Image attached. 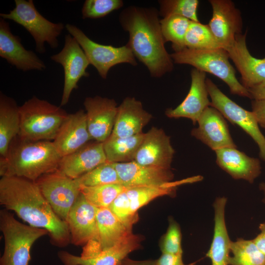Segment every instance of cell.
Listing matches in <instances>:
<instances>
[{
    "instance_id": "23",
    "label": "cell",
    "mask_w": 265,
    "mask_h": 265,
    "mask_svg": "<svg viewBox=\"0 0 265 265\" xmlns=\"http://www.w3.org/2000/svg\"><path fill=\"white\" fill-rule=\"evenodd\" d=\"M113 164L120 183L127 187L160 185L174 178L171 169L142 165L134 160Z\"/></svg>"
},
{
    "instance_id": "7",
    "label": "cell",
    "mask_w": 265,
    "mask_h": 265,
    "mask_svg": "<svg viewBox=\"0 0 265 265\" xmlns=\"http://www.w3.org/2000/svg\"><path fill=\"white\" fill-rule=\"evenodd\" d=\"M15 7L9 13H0L2 19H9L21 25L32 35L36 43V50L45 52V42L52 48L58 47L57 37L64 28L63 24L52 23L44 17L36 9L32 0H15Z\"/></svg>"
},
{
    "instance_id": "20",
    "label": "cell",
    "mask_w": 265,
    "mask_h": 265,
    "mask_svg": "<svg viewBox=\"0 0 265 265\" xmlns=\"http://www.w3.org/2000/svg\"><path fill=\"white\" fill-rule=\"evenodd\" d=\"M0 56L23 71L46 69L44 63L31 51L26 50L19 37L11 32L9 24L0 19Z\"/></svg>"
},
{
    "instance_id": "37",
    "label": "cell",
    "mask_w": 265,
    "mask_h": 265,
    "mask_svg": "<svg viewBox=\"0 0 265 265\" xmlns=\"http://www.w3.org/2000/svg\"><path fill=\"white\" fill-rule=\"evenodd\" d=\"M123 4L122 0H86L82 8V18H102L120 9Z\"/></svg>"
},
{
    "instance_id": "6",
    "label": "cell",
    "mask_w": 265,
    "mask_h": 265,
    "mask_svg": "<svg viewBox=\"0 0 265 265\" xmlns=\"http://www.w3.org/2000/svg\"><path fill=\"white\" fill-rule=\"evenodd\" d=\"M0 229L4 240L0 265H28L32 245L40 238L48 235L44 229L21 223L5 209L0 211Z\"/></svg>"
},
{
    "instance_id": "38",
    "label": "cell",
    "mask_w": 265,
    "mask_h": 265,
    "mask_svg": "<svg viewBox=\"0 0 265 265\" xmlns=\"http://www.w3.org/2000/svg\"><path fill=\"white\" fill-rule=\"evenodd\" d=\"M182 233L179 224L172 217L166 232L161 237L159 247L162 253L183 255Z\"/></svg>"
},
{
    "instance_id": "15",
    "label": "cell",
    "mask_w": 265,
    "mask_h": 265,
    "mask_svg": "<svg viewBox=\"0 0 265 265\" xmlns=\"http://www.w3.org/2000/svg\"><path fill=\"white\" fill-rule=\"evenodd\" d=\"M197 123L198 126L192 130L191 135L212 150L237 148L224 117L215 108L212 106L208 107Z\"/></svg>"
},
{
    "instance_id": "41",
    "label": "cell",
    "mask_w": 265,
    "mask_h": 265,
    "mask_svg": "<svg viewBox=\"0 0 265 265\" xmlns=\"http://www.w3.org/2000/svg\"><path fill=\"white\" fill-rule=\"evenodd\" d=\"M253 100H265V81L248 89Z\"/></svg>"
},
{
    "instance_id": "29",
    "label": "cell",
    "mask_w": 265,
    "mask_h": 265,
    "mask_svg": "<svg viewBox=\"0 0 265 265\" xmlns=\"http://www.w3.org/2000/svg\"><path fill=\"white\" fill-rule=\"evenodd\" d=\"M20 130L19 106L15 101L0 95V158H6L9 145Z\"/></svg>"
},
{
    "instance_id": "2",
    "label": "cell",
    "mask_w": 265,
    "mask_h": 265,
    "mask_svg": "<svg viewBox=\"0 0 265 265\" xmlns=\"http://www.w3.org/2000/svg\"><path fill=\"white\" fill-rule=\"evenodd\" d=\"M159 16L155 8L130 6L119 18L121 26L129 34L127 45L151 76L158 78L174 68L171 54L165 47Z\"/></svg>"
},
{
    "instance_id": "8",
    "label": "cell",
    "mask_w": 265,
    "mask_h": 265,
    "mask_svg": "<svg viewBox=\"0 0 265 265\" xmlns=\"http://www.w3.org/2000/svg\"><path fill=\"white\" fill-rule=\"evenodd\" d=\"M66 28L80 44L90 64L97 70L99 75L106 79L110 68L121 63L136 66L137 63L131 49L126 44L119 47L102 45L91 40L76 26L67 24Z\"/></svg>"
},
{
    "instance_id": "18",
    "label": "cell",
    "mask_w": 265,
    "mask_h": 265,
    "mask_svg": "<svg viewBox=\"0 0 265 265\" xmlns=\"http://www.w3.org/2000/svg\"><path fill=\"white\" fill-rule=\"evenodd\" d=\"M190 75L191 84L186 97L176 107L167 108L165 113L169 118H188L194 125L211 102L206 86V73L194 68Z\"/></svg>"
},
{
    "instance_id": "31",
    "label": "cell",
    "mask_w": 265,
    "mask_h": 265,
    "mask_svg": "<svg viewBox=\"0 0 265 265\" xmlns=\"http://www.w3.org/2000/svg\"><path fill=\"white\" fill-rule=\"evenodd\" d=\"M230 252L229 265H265V255L253 239L239 238L231 241Z\"/></svg>"
},
{
    "instance_id": "10",
    "label": "cell",
    "mask_w": 265,
    "mask_h": 265,
    "mask_svg": "<svg viewBox=\"0 0 265 265\" xmlns=\"http://www.w3.org/2000/svg\"><path fill=\"white\" fill-rule=\"evenodd\" d=\"M207 89L212 106L217 109L232 124L245 132L257 143L260 158L265 160V137L262 133L252 111H248L224 94L210 79H206Z\"/></svg>"
},
{
    "instance_id": "5",
    "label": "cell",
    "mask_w": 265,
    "mask_h": 265,
    "mask_svg": "<svg viewBox=\"0 0 265 265\" xmlns=\"http://www.w3.org/2000/svg\"><path fill=\"white\" fill-rule=\"evenodd\" d=\"M174 63L192 66L198 70L209 73L224 81L232 94L251 99L247 89L239 82L236 71L223 48L193 50L185 48L170 54Z\"/></svg>"
},
{
    "instance_id": "19",
    "label": "cell",
    "mask_w": 265,
    "mask_h": 265,
    "mask_svg": "<svg viewBox=\"0 0 265 265\" xmlns=\"http://www.w3.org/2000/svg\"><path fill=\"white\" fill-rule=\"evenodd\" d=\"M143 240V236L132 233L117 245L91 257L76 256L66 251H59L57 256L63 265H119L130 253L140 248Z\"/></svg>"
},
{
    "instance_id": "17",
    "label": "cell",
    "mask_w": 265,
    "mask_h": 265,
    "mask_svg": "<svg viewBox=\"0 0 265 265\" xmlns=\"http://www.w3.org/2000/svg\"><path fill=\"white\" fill-rule=\"evenodd\" d=\"M247 32L238 35L234 42L225 50L241 75V84L248 89L265 81V56H253L246 43Z\"/></svg>"
},
{
    "instance_id": "44",
    "label": "cell",
    "mask_w": 265,
    "mask_h": 265,
    "mask_svg": "<svg viewBox=\"0 0 265 265\" xmlns=\"http://www.w3.org/2000/svg\"><path fill=\"white\" fill-rule=\"evenodd\" d=\"M259 189L262 191L264 194V198L263 199V202L265 204V183L262 182L259 185Z\"/></svg>"
},
{
    "instance_id": "36",
    "label": "cell",
    "mask_w": 265,
    "mask_h": 265,
    "mask_svg": "<svg viewBox=\"0 0 265 265\" xmlns=\"http://www.w3.org/2000/svg\"><path fill=\"white\" fill-rule=\"evenodd\" d=\"M158 2L159 15L162 18L178 15L192 22H199L197 13L198 0H160Z\"/></svg>"
},
{
    "instance_id": "22",
    "label": "cell",
    "mask_w": 265,
    "mask_h": 265,
    "mask_svg": "<svg viewBox=\"0 0 265 265\" xmlns=\"http://www.w3.org/2000/svg\"><path fill=\"white\" fill-rule=\"evenodd\" d=\"M107 161L103 143L94 141L62 157L58 169L70 178L76 179Z\"/></svg>"
},
{
    "instance_id": "1",
    "label": "cell",
    "mask_w": 265,
    "mask_h": 265,
    "mask_svg": "<svg viewBox=\"0 0 265 265\" xmlns=\"http://www.w3.org/2000/svg\"><path fill=\"white\" fill-rule=\"evenodd\" d=\"M0 204L29 225L46 230L52 244L71 243L67 223L54 212L35 182L15 176L0 179Z\"/></svg>"
},
{
    "instance_id": "33",
    "label": "cell",
    "mask_w": 265,
    "mask_h": 265,
    "mask_svg": "<svg viewBox=\"0 0 265 265\" xmlns=\"http://www.w3.org/2000/svg\"><path fill=\"white\" fill-rule=\"evenodd\" d=\"M128 188L121 184L95 186H80V193L98 209L108 208L116 197Z\"/></svg>"
},
{
    "instance_id": "43",
    "label": "cell",
    "mask_w": 265,
    "mask_h": 265,
    "mask_svg": "<svg viewBox=\"0 0 265 265\" xmlns=\"http://www.w3.org/2000/svg\"><path fill=\"white\" fill-rule=\"evenodd\" d=\"M119 265H156V261L152 260L137 261L127 257Z\"/></svg>"
},
{
    "instance_id": "14",
    "label": "cell",
    "mask_w": 265,
    "mask_h": 265,
    "mask_svg": "<svg viewBox=\"0 0 265 265\" xmlns=\"http://www.w3.org/2000/svg\"><path fill=\"white\" fill-rule=\"evenodd\" d=\"M83 105L92 139L103 143L113 131L118 110L116 102L112 99L95 96L86 97Z\"/></svg>"
},
{
    "instance_id": "25",
    "label": "cell",
    "mask_w": 265,
    "mask_h": 265,
    "mask_svg": "<svg viewBox=\"0 0 265 265\" xmlns=\"http://www.w3.org/2000/svg\"><path fill=\"white\" fill-rule=\"evenodd\" d=\"M215 152L217 164L234 179L252 184L261 173L260 160L249 157L237 148H224Z\"/></svg>"
},
{
    "instance_id": "11",
    "label": "cell",
    "mask_w": 265,
    "mask_h": 265,
    "mask_svg": "<svg viewBox=\"0 0 265 265\" xmlns=\"http://www.w3.org/2000/svg\"><path fill=\"white\" fill-rule=\"evenodd\" d=\"M51 58L63 67L64 87L60 106H64L68 103L72 91L78 88L79 80L89 76L86 70L90 63L79 43L70 34L65 37L62 50Z\"/></svg>"
},
{
    "instance_id": "16",
    "label": "cell",
    "mask_w": 265,
    "mask_h": 265,
    "mask_svg": "<svg viewBox=\"0 0 265 265\" xmlns=\"http://www.w3.org/2000/svg\"><path fill=\"white\" fill-rule=\"evenodd\" d=\"M175 150L163 130L152 127L144 136L135 156L139 164L171 169Z\"/></svg>"
},
{
    "instance_id": "26",
    "label": "cell",
    "mask_w": 265,
    "mask_h": 265,
    "mask_svg": "<svg viewBox=\"0 0 265 265\" xmlns=\"http://www.w3.org/2000/svg\"><path fill=\"white\" fill-rule=\"evenodd\" d=\"M199 180L197 177H193L158 185L129 187L119 196L130 214L138 216V210L152 200L164 195L172 196L179 186Z\"/></svg>"
},
{
    "instance_id": "32",
    "label": "cell",
    "mask_w": 265,
    "mask_h": 265,
    "mask_svg": "<svg viewBox=\"0 0 265 265\" xmlns=\"http://www.w3.org/2000/svg\"><path fill=\"white\" fill-rule=\"evenodd\" d=\"M191 22L188 19L178 15H170L160 20L164 41L172 43L174 52L186 48L185 37Z\"/></svg>"
},
{
    "instance_id": "21",
    "label": "cell",
    "mask_w": 265,
    "mask_h": 265,
    "mask_svg": "<svg viewBox=\"0 0 265 265\" xmlns=\"http://www.w3.org/2000/svg\"><path fill=\"white\" fill-rule=\"evenodd\" d=\"M92 140L88 129L86 112L80 109L68 114L53 141L62 157L79 150Z\"/></svg>"
},
{
    "instance_id": "30",
    "label": "cell",
    "mask_w": 265,
    "mask_h": 265,
    "mask_svg": "<svg viewBox=\"0 0 265 265\" xmlns=\"http://www.w3.org/2000/svg\"><path fill=\"white\" fill-rule=\"evenodd\" d=\"M145 133L127 137L109 136L103 142L107 161L112 163L134 160L136 153L142 143Z\"/></svg>"
},
{
    "instance_id": "9",
    "label": "cell",
    "mask_w": 265,
    "mask_h": 265,
    "mask_svg": "<svg viewBox=\"0 0 265 265\" xmlns=\"http://www.w3.org/2000/svg\"><path fill=\"white\" fill-rule=\"evenodd\" d=\"M35 182L54 212L66 222L69 212L80 193L77 180L57 169L41 176Z\"/></svg>"
},
{
    "instance_id": "34",
    "label": "cell",
    "mask_w": 265,
    "mask_h": 265,
    "mask_svg": "<svg viewBox=\"0 0 265 265\" xmlns=\"http://www.w3.org/2000/svg\"><path fill=\"white\" fill-rule=\"evenodd\" d=\"M186 48L193 50H211L223 48L208 25L191 22L185 37Z\"/></svg>"
},
{
    "instance_id": "27",
    "label": "cell",
    "mask_w": 265,
    "mask_h": 265,
    "mask_svg": "<svg viewBox=\"0 0 265 265\" xmlns=\"http://www.w3.org/2000/svg\"><path fill=\"white\" fill-rule=\"evenodd\" d=\"M225 197H217L213 204L214 230L212 242L206 256L212 265H229L230 239L226 226L225 211L227 203Z\"/></svg>"
},
{
    "instance_id": "40",
    "label": "cell",
    "mask_w": 265,
    "mask_h": 265,
    "mask_svg": "<svg viewBox=\"0 0 265 265\" xmlns=\"http://www.w3.org/2000/svg\"><path fill=\"white\" fill-rule=\"evenodd\" d=\"M183 255L162 253L159 258L155 260L156 265H185Z\"/></svg>"
},
{
    "instance_id": "4",
    "label": "cell",
    "mask_w": 265,
    "mask_h": 265,
    "mask_svg": "<svg viewBox=\"0 0 265 265\" xmlns=\"http://www.w3.org/2000/svg\"><path fill=\"white\" fill-rule=\"evenodd\" d=\"M18 135L31 141H53L68 114L60 106L33 96L19 106Z\"/></svg>"
},
{
    "instance_id": "13",
    "label": "cell",
    "mask_w": 265,
    "mask_h": 265,
    "mask_svg": "<svg viewBox=\"0 0 265 265\" xmlns=\"http://www.w3.org/2000/svg\"><path fill=\"white\" fill-rule=\"evenodd\" d=\"M97 210L98 208L80 193L71 209L66 221L71 243L84 246L90 241H98Z\"/></svg>"
},
{
    "instance_id": "35",
    "label": "cell",
    "mask_w": 265,
    "mask_h": 265,
    "mask_svg": "<svg viewBox=\"0 0 265 265\" xmlns=\"http://www.w3.org/2000/svg\"><path fill=\"white\" fill-rule=\"evenodd\" d=\"M76 179L80 186H86L121 184L113 163L108 161L98 166Z\"/></svg>"
},
{
    "instance_id": "28",
    "label": "cell",
    "mask_w": 265,
    "mask_h": 265,
    "mask_svg": "<svg viewBox=\"0 0 265 265\" xmlns=\"http://www.w3.org/2000/svg\"><path fill=\"white\" fill-rule=\"evenodd\" d=\"M99 252L119 243L132 234V228L121 221L108 208L98 209Z\"/></svg>"
},
{
    "instance_id": "39",
    "label": "cell",
    "mask_w": 265,
    "mask_h": 265,
    "mask_svg": "<svg viewBox=\"0 0 265 265\" xmlns=\"http://www.w3.org/2000/svg\"><path fill=\"white\" fill-rule=\"evenodd\" d=\"M251 104L252 111L259 125L265 129V100H253Z\"/></svg>"
},
{
    "instance_id": "3",
    "label": "cell",
    "mask_w": 265,
    "mask_h": 265,
    "mask_svg": "<svg viewBox=\"0 0 265 265\" xmlns=\"http://www.w3.org/2000/svg\"><path fill=\"white\" fill-rule=\"evenodd\" d=\"M61 158L53 141L28 140L18 135L10 143L7 158H0V175L35 182L57 169Z\"/></svg>"
},
{
    "instance_id": "24",
    "label": "cell",
    "mask_w": 265,
    "mask_h": 265,
    "mask_svg": "<svg viewBox=\"0 0 265 265\" xmlns=\"http://www.w3.org/2000/svg\"><path fill=\"white\" fill-rule=\"evenodd\" d=\"M152 118V115L143 108L140 101L127 97L118 106L115 124L110 136L127 137L142 133V129Z\"/></svg>"
},
{
    "instance_id": "42",
    "label": "cell",
    "mask_w": 265,
    "mask_h": 265,
    "mask_svg": "<svg viewBox=\"0 0 265 265\" xmlns=\"http://www.w3.org/2000/svg\"><path fill=\"white\" fill-rule=\"evenodd\" d=\"M259 229L260 233L253 240L259 249L265 255V222L259 225Z\"/></svg>"
},
{
    "instance_id": "12",
    "label": "cell",
    "mask_w": 265,
    "mask_h": 265,
    "mask_svg": "<svg viewBox=\"0 0 265 265\" xmlns=\"http://www.w3.org/2000/svg\"><path fill=\"white\" fill-rule=\"evenodd\" d=\"M212 16L208 25L223 49L230 46L242 33V21L239 10L231 0H210Z\"/></svg>"
}]
</instances>
